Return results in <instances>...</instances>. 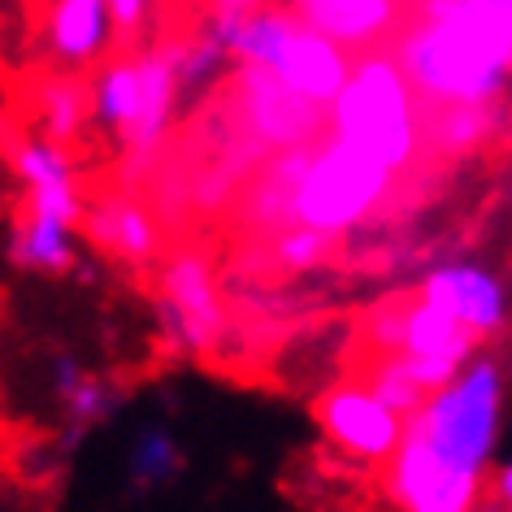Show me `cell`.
Here are the masks:
<instances>
[{
  "mask_svg": "<svg viewBox=\"0 0 512 512\" xmlns=\"http://www.w3.org/2000/svg\"><path fill=\"white\" fill-rule=\"evenodd\" d=\"M118 40L109 0H53L44 18V44L57 70L79 74L87 66H100L105 53Z\"/></svg>",
  "mask_w": 512,
  "mask_h": 512,
  "instance_id": "11",
  "label": "cell"
},
{
  "mask_svg": "<svg viewBox=\"0 0 512 512\" xmlns=\"http://www.w3.org/2000/svg\"><path fill=\"white\" fill-rule=\"evenodd\" d=\"M287 9L352 53H369L404 18V0H287Z\"/></svg>",
  "mask_w": 512,
  "mask_h": 512,
  "instance_id": "12",
  "label": "cell"
},
{
  "mask_svg": "<svg viewBox=\"0 0 512 512\" xmlns=\"http://www.w3.org/2000/svg\"><path fill=\"white\" fill-rule=\"evenodd\" d=\"M508 512H512V508H508Z\"/></svg>",
  "mask_w": 512,
  "mask_h": 512,
  "instance_id": "28",
  "label": "cell"
},
{
  "mask_svg": "<svg viewBox=\"0 0 512 512\" xmlns=\"http://www.w3.org/2000/svg\"><path fill=\"white\" fill-rule=\"evenodd\" d=\"M417 296L456 317L478 339H491L508 322V291L478 261H443L417 283Z\"/></svg>",
  "mask_w": 512,
  "mask_h": 512,
  "instance_id": "9",
  "label": "cell"
},
{
  "mask_svg": "<svg viewBox=\"0 0 512 512\" xmlns=\"http://www.w3.org/2000/svg\"><path fill=\"white\" fill-rule=\"evenodd\" d=\"M335 235H322L313 226H283L270 235V252H274V265L287 274H313L317 265L330 261L335 252Z\"/></svg>",
  "mask_w": 512,
  "mask_h": 512,
  "instance_id": "21",
  "label": "cell"
},
{
  "mask_svg": "<svg viewBox=\"0 0 512 512\" xmlns=\"http://www.w3.org/2000/svg\"><path fill=\"white\" fill-rule=\"evenodd\" d=\"M183 469L187 452L165 421H144L131 434V447H126V486L131 491H161L183 478Z\"/></svg>",
  "mask_w": 512,
  "mask_h": 512,
  "instance_id": "18",
  "label": "cell"
},
{
  "mask_svg": "<svg viewBox=\"0 0 512 512\" xmlns=\"http://www.w3.org/2000/svg\"><path fill=\"white\" fill-rule=\"evenodd\" d=\"M79 226L57 222V217H40V213H22L14 235H9V256H14L18 270L40 274V278H61L74 270V239Z\"/></svg>",
  "mask_w": 512,
  "mask_h": 512,
  "instance_id": "16",
  "label": "cell"
},
{
  "mask_svg": "<svg viewBox=\"0 0 512 512\" xmlns=\"http://www.w3.org/2000/svg\"><path fill=\"white\" fill-rule=\"evenodd\" d=\"M235 118L239 131L252 144L283 152V148H304L317 144L322 131H330V113L300 92H291L283 79H274L261 66H239L235 74Z\"/></svg>",
  "mask_w": 512,
  "mask_h": 512,
  "instance_id": "7",
  "label": "cell"
},
{
  "mask_svg": "<svg viewBox=\"0 0 512 512\" xmlns=\"http://www.w3.org/2000/svg\"><path fill=\"white\" fill-rule=\"evenodd\" d=\"M139 70H144V100H139V118L122 148H126V157H135V161H152L165 148L174 113L183 105V83H178L170 44L144 48V53H139Z\"/></svg>",
  "mask_w": 512,
  "mask_h": 512,
  "instance_id": "14",
  "label": "cell"
},
{
  "mask_svg": "<svg viewBox=\"0 0 512 512\" xmlns=\"http://www.w3.org/2000/svg\"><path fill=\"white\" fill-rule=\"evenodd\" d=\"M313 421L326 443L361 465H387L404 439V417L369 387V382H335L317 395Z\"/></svg>",
  "mask_w": 512,
  "mask_h": 512,
  "instance_id": "8",
  "label": "cell"
},
{
  "mask_svg": "<svg viewBox=\"0 0 512 512\" xmlns=\"http://www.w3.org/2000/svg\"><path fill=\"white\" fill-rule=\"evenodd\" d=\"M391 53L430 109L495 105L512 83V22L482 0H421Z\"/></svg>",
  "mask_w": 512,
  "mask_h": 512,
  "instance_id": "2",
  "label": "cell"
},
{
  "mask_svg": "<svg viewBox=\"0 0 512 512\" xmlns=\"http://www.w3.org/2000/svg\"><path fill=\"white\" fill-rule=\"evenodd\" d=\"M473 512H508V508H504V504H499V499L491 495V499H482V504H478V508H473Z\"/></svg>",
  "mask_w": 512,
  "mask_h": 512,
  "instance_id": "27",
  "label": "cell"
},
{
  "mask_svg": "<svg viewBox=\"0 0 512 512\" xmlns=\"http://www.w3.org/2000/svg\"><path fill=\"white\" fill-rule=\"evenodd\" d=\"M495 131V105H447L434 118H426V144L430 152H473L486 135Z\"/></svg>",
  "mask_w": 512,
  "mask_h": 512,
  "instance_id": "20",
  "label": "cell"
},
{
  "mask_svg": "<svg viewBox=\"0 0 512 512\" xmlns=\"http://www.w3.org/2000/svg\"><path fill=\"white\" fill-rule=\"evenodd\" d=\"M230 61L235 66H261L283 79L291 92L330 109L352 74V48L335 44L330 35L313 31L291 9H256L230 35Z\"/></svg>",
  "mask_w": 512,
  "mask_h": 512,
  "instance_id": "4",
  "label": "cell"
},
{
  "mask_svg": "<svg viewBox=\"0 0 512 512\" xmlns=\"http://www.w3.org/2000/svg\"><path fill=\"white\" fill-rule=\"evenodd\" d=\"M504 395V365L478 352L404 421V439L382 478L395 512H473L482 504Z\"/></svg>",
  "mask_w": 512,
  "mask_h": 512,
  "instance_id": "1",
  "label": "cell"
},
{
  "mask_svg": "<svg viewBox=\"0 0 512 512\" xmlns=\"http://www.w3.org/2000/svg\"><path fill=\"white\" fill-rule=\"evenodd\" d=\"M495 499L504 508H512V460H504V465L495 469Z\"/></svg>",
  "mask_w": 512,
  "mask_h": 512,
  "instance_id": "25",
  "label": "cell"
},
{
  "mask_svg": "<svg viewBox=\"0 0 512 512\" xmlns=\"http://www.w3.org/2000/svg\"><path fill=\"white\" fill-rule=\"evenodd\" d=\"M326 113H330V135L361 148L365 157H374L395 178L413 170L417 152L426 144L421 96L413 92V83H408V74L400 70L391 48L356 57L348 83H343V92Z\"/></svg>",
  "mask_w": 512,
  "mask_h": 512,
  "instance_id": "3",
  "label": "cell"
},
{
  "mask_svg": "<svg viewBox=\"0 0 512 512\" xmlns=\"http://www.w3.org/2000/svg\"><path fill=\"white\" fill-rule=\"evenodd\" d=\"M53 395L61 408V439H66V447H79L87 434L96 426H105L122 404V391L113 387L109 378L87 374L66 352L53 356Z\"/></svg>",
  "mask_w": 512,
  "mask_h": 512,
  "instance_id": "15",
  "label": "cell"
},
{
  "mask_svg": "<svg viewBox=\"0 0 512 512\" xmlns=\"http://www.w3.org/2000/svg\"><path fill=\"white\" fill-rule=\"evenodd\" d=\"M148 9H152V0H109V14H113L118 35H135L148 22Z\"/></svg>",
  "mask_w": 512,
  "mask_h": 512,
  "instance_id": "24",
  "label": "cell"
},
{
  "mask_svg": "<svg viewBox=\"0 0 512 512\" xmlns=\"http://www.w3.org/2000/svg\"><path fill=\"white\" fill-rule=\"evenodd\" d=\"M395 191V174L382 170L361 148L326 135L309 148V161L300 170L296 196H291V226H313L322 235H352L382 209Z\"/></svg>",
  "mask_w": 512,
  "mask_h": 512,
  "instance_id": "5",
  "label": "cell"
},
{
  "mask_svg": "<svg viewBox=\"0 0 512 512\" xmlns=\"http://www.w3.org/2000/svg\"><path fill=\"white\" fill-rule=\"evenodd\" d=\"M14 174L27 187V209L22 213H40V217H57V222L83 226V196H79V174L66 144L48 135H31L14 148Z\"/></svg>",
  "mask_w": 512,
  "mask_h": 512,
  "instance_id": "10",
  "label": "cell"
},
{
  "mask_svg": "<svg viewBox=\"0 0 512 512\" xmlns=\"http://www.w3.org/2000/svg\"><path fill=\"white\" fill-rule=\"evenodd\" d=\"M83 230L100 252H109L113 261H122V265H148L161 248L157 222H152V213L131 191H109V196H100L96 204H87Z\"/></svg>",
  "mask_w": 512,
  "mask_h": 512,
  "instance_id": "13",
  "label": "cell"
},
{
  "mask_svg": "<svg viewBox=\"0 0 512 512\" xmlns=\"http://www.w3.org/2000/svg\"><path fill=\"white\" fill-rule=\"evenodd\" d=\"M157 335L174 356H204L226 339V300L200 252H178L157 278Z\"/></svg>",
  "mask_w": 512,
  "mask_h": 512,
  "instance_id": "6",
  "label": "cell"
},
{
  "mask_svg": "<svg viewBox=\"0 0 512 512\" xmlns=\"http://www.w3.org/2000/svg\"><path fill=\"white\" fill-rule=\"evenodd\" d=\"M482 5H491V9H499L508 22H512V0H482Z\"/></svg>",
  "mask_w": 512,
  "mask_h": 512,
  "instance_id": "26",
  "label": "cell"
},
{
  "mask_svg": "<svg viewBox=\"0 0 512 512\" xmlns=\"http://www.w3.org/2000/svg\"><path fill=\"white\" fill-rule=\"evenodd\" d=\"M365 382H369V387H374V391H378L382 400H387V404H391L404 421L413 417L417 408L430 400V391L421 387V382H417L413 374H408V365L400 361V356H378V361L369 365Z\"/></svg>",
  "mask_w": 512,
  "mask_h": 512,
  "instance_id": "22",
  "label": "cell"
},
{
  "mask_svg": "<svg viewBox=\"0 0 512 512\" xmlns=\"http://www.w3.org/2000/svg\"><path fill=\"white\" fill-rule=\"evenodd\" d=\"M35 109H40L44 135L57 139V144H74L92 118V87H83L74 74H53V79L40 83L35 92Z\"/></svg>",
  "mask_w": 512,
  "mask_h": 512,
  "instance_id": "19",
  "label": "cell"
},
{
  "mask_svg": "<svg viewBox=\"0 0 512 512\" xmlns=\"http://www.w3.org/2000/svg\"><path fill=\"white\" fill-rule=\"evenodd\" d=\"M87 87H92V118L105 126L118 144H126V135H131V126L139 118V100H144V70H139V53L105 61Z\"/></svg>",
  "mask_w": 512,
  "mask_h": 512,
  "instance_id": "17",
  "label": "cell"
},
{
  "mask_svg": "<svg viewBox=\"0 0 512 512\" xmlns=\"http://www.w3.org/2000/svg\"><path fill=\"white\" fill-rule=\"evenodd\" d=\"M256 9H265V0H213L209 18H204L200 27H209L217 40L230 48V35H235V27H239V22H248Z\"/></svg>",
  "mask_w": 512,
  "mask_h": 512,
  "instance_id": "23",
  "label": "cell"
}]
</instances>
